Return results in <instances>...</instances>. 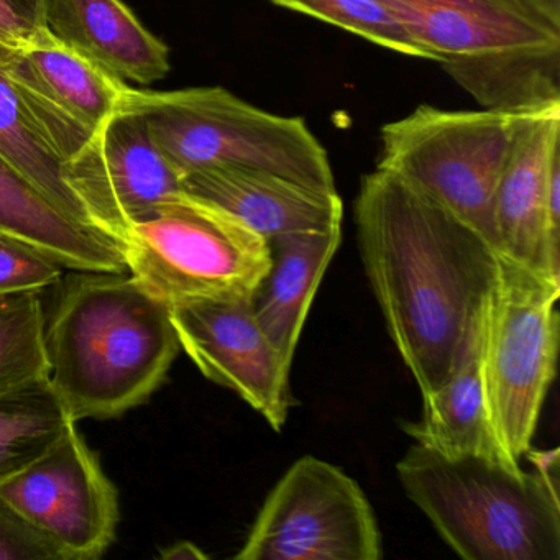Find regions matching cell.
I'll use <instances>...</instances> for the list:
<instances>
[{"mask_svg":"<svg viewBox=\"0 0 560 560\" xmlns=\"http://www.w3.org/2000/svg\"><path fill=\"white\" fill-rule=\"evenodd\" d=\"M127 271L168 306L254 296L270 267L267 238L231 212L183 192L124 242Z\"/></svg>","mask_w":560,"mask_h":560,"instance_id":"ba28073f","label":"cell"},{"mask_svg":"<svg viewBox=\"0 0 560 560\" xmlns=\"http://www.w3.org/2000/svg\"><path fill=\"white\" fill-rule=\"evenodd\" d=\"M129 104L145 116L156 145L182 176L254 170L337 192L329 155L301 117L267 113L219 86L133 90Z\"/></svg>","mask_w":560,"mask_h":560,"instance_id":"5b68a950","label":"cell"},{"mask_svg":"<svg viewBox=\"0 0 560 560\" xmlns=\"http://www.w3.org/2000/svg\"><path fill=\"white\" fill-rule=\"evenodd\" d=\"M0 235L37 248L67 270L127 271L119 242L68 218L2 155Z\"/></svg>","mask_w":560,"mask_h":560,"instance_id":"d6986e66","label":"cell"},{"mask_svg":"<svg viewBox=\"0 0 560 560\" xmlns=\"http://www.w3.org/2000/svg\"><path fill=\"white\" fill-rule=\"evenodd\" d=\"M485 109L560 104V21L534 0H382Z\"/></svg>","mask_w":560,"mask_h":560,"instance_id":"3957f363","label":"cell"},{"mask_svg":"<svg viewBox=\"0 0 560 560\" xmlns=\"http://www.w3.org/2000/svg\"><path fill=\"white\" fill-rule=\"evenodd\" d=\"M170 316L179 347L202 375L237 393L281 431L294 405L291 363L258 324L252 296L172 304Z\"/></svg>","mask_w":560,"mask_h":560,"instance_id":"8fae6325","label":"cell"},{"mask_svg":"<svg viewBox=\"0 0 560 560\" xmlns=\"http://www.w3.org/2000/svg\"><path fill=\"white\" fill-rule=\"evenodd\" d=\"M355 222L386 329L428 395L451 375L497 283L500 254L457 215L385 170L363 176Z\"/></svg>","mask_w":560,"mask_h":560,"instance_id":"6da1fadb","label":"cell"},{"mask_svg":"<svg viewBox=\"0 0 560 560\" xmlns=\"http://www.w3.org/2000/svg\"><path fill=\"white\" fill-rule=\"evenodd\" d=\"M28 19L40 24V0H12Z\"/></svg>","mask_w":560,"mask_h":560,"instance_id":"f1b7e54d","label":"cell"},{"mask_svg":"<svg viewBox=\"0 0 560 560\" xmlns=\"http://www.w3.org/2000/svg\"><path fill=\"white\" fill-rule=\"evenodd\" d=\"M74 189L91 224L124 248L133 225L182 198L183 176L156 145L145 116L127 103L97 132L96 159L77 173Z\"/></svg>","mask_w":560,"mask_h":560,"instance_id":"7c38bea8","label":"cell"},{"mask_svg":"<svg viewBox=\"0 0 560 560\" xmlns=\"http://www.w3.org/2000/svg\"><path fill=\"white\" fill-rule=\"evenodd\" d=\"M369 498L346 471L314 455L294 462L268 494L235 559L380 560Z\"/></svg>","mask_w":560,"mask_h":560,"instance_id":"9c48e42d","label":"cell"},{"mask_svg":"<svg viewBox=\"0 0 560 560\" xmlns=\"http://www.w3.org/2000/svg\"><path fill=\"white\" fill-rule=\"evenodd\" d=\"M560 281L500 255L485 303V389L498 444L521 465L530 448L559 352Z\"/></svg>","mask_w":560,"mask_h":560,"instance_id":"52a82bcc","label":"cell"},{"mask_svg":"<svg viewBox=\"0 0 560 560\" xmlns=\"http://www.w3.org/2000/svg\"><path fill=\"white\" fill-rule=\"evenodd\" d=\"M9 74L67 122L96 136L133 88L37 25L21 47H5Z\"/></svg>","mask_w":560,"mask_h":560,"instance_id":"9a60e30c","label":"cell"},{"mask_svg":"<svg viewBox=\"0 0 560 560\" xmlns=\"http://www.w3.org/2000/svg\"><path fill=\"white\" fill-rule=\"evenodd\" d=\"M275 5L336 25L405 57L431 60L382 0H271Z\"/></svg>","mask_w":560,"mask_h":560,"instance_id":"603a6c76","label":"cell"},{"mask_svg":"<svg viewBox=\"0 0 560 560\" xmlns=\"http://www.w3.org/2000/svg\"><path fill=\"white\" fill-rule=\"evenodd\" d=\"M37 25L12 0H0V44L21 47Z\"/></svg>","mask_w":560,"mask_h":560,"instance_id":"484cf974","label":"cell"},{"mask_svg":"<svg viewBox=\"0 0 560 560\" xmlns=\"http://www.w3.org/2000/svg\"><path fill=\"white\" fill-rule=\"evenodd\" d=\"M5 47L0 44V155L63 214L94 228L71 176L74 162L91 149L96 136L71 126L22 88L2 60Z\"/></svg>","mask_w":560,"mask_h":560,"instance_id":"4fadbf2b","label":"cell"},{"mask_svg":"<svg viewBox=\"0 0 560 560\" xmlns=\"http://www.w3.org/2000/svg\"><path fill=\"white\" fill-rule=\"evenodd\" d=\"M0 497L63 560L100 559L116 539L119 494L77 424L31 467L0 483Z\"/></svg>","mask_w":560,"mask_h":560,"instance_id":"30bf717a","label":"cell"},{"mask_svg":"<svg viewBox=\"0 0 560 560\" xmlns=\"http://www.w3.org/2000/svg\"><path fill=\"white\" fill-rule=\"evenodd\" d=\"M70 271L45 311L48 378L74 422L119 418L163 385L178 357L170 306L126 271Z\"/></svg>","mask_w":560,"mask_h":560,"instance_id":"7a4b0ae2","label":"cell"},{"mask_svg":"<svg viewBox=\"0 0 560 560\" xmlns=\"http://www.w3.org/2000/svg\"><path fill=\"white\" fill-rule=\"evenodd\" d=\"M409 500L467 560H559V487L478 455L415 444L396 465Z\"/></svg>","mask_w":560,"mask_h":560,"instance_id":"277c9868","label":"cell"},{"mask_svg":"<svg viewBox=\"0 0 560 560\" xmlns=\"http://www.w3.org/2000/svg\"><path fill=\"white\" fill-rule=\"evenodd\" d=\"M537 113L416 107L382 127L376 168L457 215L500 254L494 195L524 126Z\"/></svg>","mask_w":560,"mask_h":560,"instance_id":"8992f818","label":"cell"},{"mask_svg":"<svg viewBox=\"0 0 560 560\" xmlns=\"http://www.w3.org/2000/svg\"><path fill=\"white\" fill-rule=\"evenodd\" d=\"M524 455L533 462L536 470L539 471L546 480L559 487V451H557V448L542 452L529 448Z\"/></svg>","mask_w":560,"mask_h":560,"instance_id":"4316f807","label":"cell"},{"mask_svg":"<svg viewBox=\"0 0 560 560\" xmlns=\"http://www.w3.org/2000/svg\"><path fill=\"white\" fill-rule=\"evenodd\" d=\"M536 4H539L550 18L560 21V0H534Z\"/></svg>","mask_w":560,"mask_h":560,"instance_id":"f546056e","label":"cell"},{"mask_svg":"<svg viewBox=\"0 0 560 560\" xmlns=\"http://www.w3.org/2000/svg\"><path fill=\"white\" fill-rule=\"evenodd\" d=\"M0 560H63V557L0 497Z\"/></svg>","mask_w":560,"mask_h":560,"instance_id":"d4e9b609","label":"cell"},{"mask_svg":"<svg viewBox=\"0 0 560 560\" xmlns=\"http://www.w3.org/2000/svg\"><path fill=\"white\" fill-rule=\"evenodd\" d=\"M40 293L0 298V395L48 378Z\"/></svg>","mask_w":560,"mask_h":560,"instance_id":"7402d4cb","label":"cell"},{"mask_svg":"<svg viewBox=\"0 0 560 560\" xmlns=\"http://www.w3.org/2000/svg\"><path fill=\"white\" fill-rule=\"evenodd\" d=\"M73 424L50 378L0 395V483L47 454Z\"/></svg>","mask_w":560,"mask_h":560,"instance_id":"44dd1931","label":"cell"},{"mask_svg":"<svg viewBox=\"0 0 560 560\" xmlns=\"http://www.w3.org/2000/svg\"><path fill=\"white\" fill-rule=\"evenodd\" d=\"M559 173L560 104H557L527 120L498 183L493 208L500 255L547 277H550L547 264L550 185Z\"/></svg>","mask_w":560,"mask_h":560,"instance_id":"5bb4252c","label":"cell"},{"mask_svg":"<svg viewBox=\"0 0 560 560\" xmlns=\"http://www.w3.org/2000/svg\"><path fill=\"white\" fill-rule=\"evenodd\" d=\"M183 192L241 219L261 237L342 225L339 192H324L271 173L209 168L183 176Z\"/></svg>","mask_w":560,"mask_h":560,"instance_id":"2e32d148","label":"cell"},{"mask_svg":"<svg viewBox=\"0 0 560 560\" xmlns=\"http://www.w3.org/2000/svg\"><path fill=\"white\" fill-rule=\"evenodd\" d=\"M67 268L37 248L0 235V298L54 288Z\"/></svg>","mask_w":560,"mask_h":560,"instance_id":"cb8c5ba5","label":"cell"},{"mask_svg":"<svg viewBox=\"0 0 560 560\" xmlns=\"http://www.w3.org/2000/svg\"><path fill=\"white\" fill-rule=\"evenodd\" d=\"M40 24L126 83L152 84L172 70L170 48L122 0H42Z\"/></svg>","mask_w":560,"mask_h":560,"instance_id":"e0dca14e","label":"cell"},{"mask_svg":"<svg viewBox=\"0 0 560 560\" xmlns=\"http://www.w3.org/2000/svg\"><path fill=\"white\" fill-rule=\"evenodd\" d=\"M483 346L485 304L468 329L464 349L451 375L438 389L422 395L421 419L408 422L402 429L416 444L445 457L478 455L521 467L504 455L491 428L485 389Z\"/></svg>","mask_w":560,"mask_h":560,"instance_id":"ac0fdd59","label":"cell"},{"mask_svg":"<svg viewBox=\"0 0 560 560\" xmlns=\"http://www.w3.org/2000/svg\"><path fill=\"white\" fill-rule=\"evenodd\" d=\"M160 557L165 560H206L209 559L208 553L196 546V544L189 542V540H179V542L172 544V546L165 547L160 552Z\"/></svg>","mask_w":560,"mask_h":560,"instance_id":"83f0119b","label":"cell"},{"mask_svg":"<svg viewBox=\"0 0 560 560\" xmlns=\"http://www.w3.org/2000/svg\"><path fill=\"white\" fill-rule=\"evenodd\" d=\"M342 242V225L268 241L270 267L252 296L255 317L278 352L293 363L317 288Z\"/></svg>","mask_w":560,"mask_h":560,"instance_id":"ffe728a7","label":"cell"}]
</instances>
